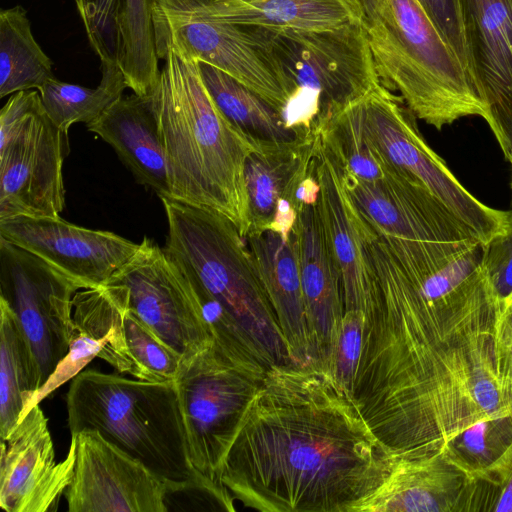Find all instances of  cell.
<instances>
[{"label":"cell","mask_w":512,"mask_h":512,"mask_svg":"<svg viewBox=\"0 0 512 512\" xmlns=\"http://www.w3.org/2000/svg\"><path fill=\"white\" fill-rule=\"evenodd\" d=\"M476 244L435 272L409 277L378 237L351 396L393 458L442 452L485 421L512 415L506 305Z\"/></svg>","instance_id":"6da1fadb"},{"label":"cell","mask_w":512,"mask_h":512,"mask_svg":"<svg viewBox=\"0 0 512 512\" xmlns=\"http://www.w3.org/2000/svg\"><path fill=\"white\" fill-rule=\"evenodd\" d=\"M392 461L330 373L287 363L267 369L220 481L234 501L261 512H350Z\"/></svg>","instance_id":"7a4b0ae2"},{"label":"cell","mask_w":512,"mask_h":512,"mask_svg":"<svg viewBox=\"0 0 512 512\" xmlns=\"http://www.w3.org/2000/svg\"><path fill=\"white\" fill-rule=\"evenodd\" d=\"M150 95L165 151L171 198L228 218L249 232L244 168L256 144L219 110L198 61L171 48Z\"/></svg>","instance_id":"3957f363"},{"label":"cell","mask_w":512,"mask_h":512,"mask_svg":"<svg viewBox=\"0 0 512 512\" xmlns=\"http://www.w3.org/2000/svg\"><path fill=\"white\" fill-rule=\"evenodd\" d=\"M160 199L163 248L190 282L213 339L244 346L266 368L294 363L237 226L220 213Z\"/></svg>","instance_id":"277c9868"},{"label":"cell","mask_w":512,"mask_h":512,"mask_svg":"<svg viewBox=\"0 0 512 512\" xmlns=\"http://www.w3.org/2000/svg\"><path fill=\"white\" fill-rule=\"evenodd\" d=\"M66 408L71 436L95 430L162 478L169 494L197 491L226 511L235 510L227 489L202 476L190 461L175 380L150 382L82 370L71 379Z\"/></svg>","instance_id":"5b68a950"},{"label":"cell","mask_w":512,"mask_h":512,"mask_svg":"<svg viewBox=\"0 0 512 512\" xmlns=\"http://www.w3.org/2000/svg\"><path fill=\"white\" fill-rule=\"evenodd\" d=\"M381 83L414 115L441 130L467 116L487 118L470 73L419 0H379L363 9Z\"/></svg>","instance_id":"8992f818"},{"label":"cell","mask_w":512,"mask_h":512,"mask_svg":"<svg viewBox=\"0 0 512 512\" xmlns=\"http://www.w3.org/2000/svg\"><path fill=\"white\" fill-rule=\"evenodd\" d=\"M258 28L292 91L283 111L291 128L312 133L382 84L363 19L321 30Z\"/></svg>","instance_id":"52a82bcc"},{"label":"cell","mask_w":512,"mask_h":512,"mask_svg":"<svg viewBox=\"0 0 512 512\" xmlns=\"http://www.w3.org/2000/svg\"><path fill=\"white\" fill-rule=\"evenodd\" d=\"M342 175L364 220L411 277H425L481 244L425 187L394 166L375 181Z\"/></svg>","instance_id":"ba28073f"},{"label":"cell","mask_w":512,"mask_h":512,"mask_svg":"<svg viewBox=\"0 0 512 512\" xmlns=\"http://www.w3.org/2000/svg\"><path fill=\"white\" fill-rule=\"evenodd\" d=\"M268 368L249 351L212 343L184 359L175 378L193 467L224 487L225 455Z\"/></svg>","instance_id":"9c48e42d"},{"label":"cell","mask_w":512,"mask_h":512,"mask_svg":"<svg viewBox=\"0 0 512 512\" xmlns=\"http://www.w3.org/2000/svg\"><path fill=\"white\" fill-rule=\"evenodd\" d=\"M69 152L68 130L49 118L39 91L12 94L0 111V220L59 217Z\"/></svg>","instance_id":"30bf717a"},{"label":"cell","mask_w":512,"mask_h":512,"mask_svg":"<svg viewBox=\"0 0 512 512\" xmlns=\"http://www.w3.org/2000/svg\"><path fill=\"white\" fill-rule=\"evenodd\" d=\"M372 139L386 159L425 187L483 246L512 231V210L471 194L422 136L414 113L383 84L363 99Z\"/></svg>","instance_id":"8fae6325"},{"label":"cell","mask_w":512,"mask_h":512,"mask_svg":"<svg viewBox=\"0 0 512 512\" xmlns=\"http://www.w3.org/2000/svg\"><path fill=\"white\" fill-rule=\"evenodd\" d=\"M153 23L158 55L171 48L186 59L212 65L283 114L292 91L258 27L221 21L195 0H153Z\"/></svg>","instance_id":"7c38bea8"},{"label":"cell","mask_w":512,"mask_h":512,"mask_svg":"<svg viewBox=\"0 0 512 512\" xmlns=\"http://www.w3.org/2000/svg\"><path fill=\"white\" fill-rule=\"evenodd\" d=\"M80 289L83 284L0 236V299L20 322L44 383L68 352L73 298Z\"/></svg>","instance_id":"4fadbf2b"},{"label":"cell","mask_w":512,"mask_h":512,"mask_svg":"<svg viewBox=\"0 0 512 512\" xmlns=\"http://www.w3.org/2000/svg\"><path fill=\"white\" fill-rule=\"evenodd\" d=\"M108 282L127 288L129 309L183 360L212 343L190 282L153 239L144 236L136 253Z\"/></svg>","instance_id":"5bb4252c"},{"label":"cell","mask_w":512,"mask_h":512,"mask_svg":"<svg viewBox=\"0 0 512 512\" xmlns=\"http://www.w3.org/2000/svg\"><path fill=\"white\" fill-rule=\"evenodd\" d=\"M74 474L64 496L70 512H166L168 484L142 462L84 429L76 435Z\"/></svg>","instance_id":"9a60e30c"},{"label":"cell","mask_w":512,"mask_h":512,"mask_svg":"<svg viewBox=\"0 0 512 512\" xmlns=\"http://www.w3.org/2000/svg\"><path fill=\"white\" fill-rule=\"evenodd\" d=\"M317 131L294 141L258 144L244 168L249 232L275 230L289 236L303 202L315 201Z\"/></svg>","instance_id":"2e32d148"},{"label":"cell","mask_w":512,"mask_h":512,"mask_svg":"<svg viewBox=\"0 0 512 512\" xmlns=\"http://www.w3.org/2000/svg\"><path fill=\"white\" fill-rule=\"evenodd\" d=\"M0 236L44 259L85 288L106 284L139 247V243L114 232L78 226L60 216L1 219Z\"/></svg>","instance_id":"e0dca14e"},{"label":"cell","mask_w":512,"mask_h":512,"mask_svg":"<svg viewBox=\"0 0 512 512\" xmlns=\"http://www.w3.org/2000/svg\"><path fill=\"white\" fill-rule=\"evenodd\" d=\"M76 459V437L67 455L56 462L53 441L40 403L1 440L0 506L7 512L55 511L70 485Z\"/></svg>","instance_id":"ac0fdd59"},{"label":"cell","mask_w":512,"mask_h":512,"mask_svg":"<svg viewBox=\"0 0 512 512\" xmlns=\"http://www.w3.org/2000/svg\"><path fill=\"white\" fill-rule=\"evenodd\" d=\"M474 82L486 122L506 160L512 157V0H459Z\"/></svg>","instance_id":"d6986e66"},{"label":"cell","mask_w":512,"mask_h":512,"mask_svg":"<svg viewBox=\"0 0 512 512\" xmlns=\"http://www.w3.org/2000/svg\"><path fill=\"white\" fill-rule=\"evenodd\" d=\"M127 309L128 291L124 285L108 282L76 292L68 352L34 396L29 410L81 372L95 357L119 373L138 379L125 337Z\"/></svg>","instance_id":"ffe728a7"},{"label":"cell","mask_w":512,"mask_h":512,"mask_svg":"<svg viewBox=\"0 0 512 512\" xmlns=\"http://www.w3.org/2000/svg\"><path fill=\"white\" fill-rule=\"evenodd\" d=\"M315 174L325 237L340 272L344 308L360 310L373 285L368 242L375 234L348 193L341 169L317 132Z\"/></svg>","instance_id":"44dd1931"},{"label":"cell","mask_w":512,"mask_h":512,"mask_svg":"<svg viewBox=\"0 0 512 512\" xmlns=\"http://www.w3.org/2000/svg\"><path fill=\"white\" fill-rule=\"evenodd\" d=\"M477 482L444 452L393 458L379 487L350 512H475Z\"/></svg>","instance_id":"7402d4cb"},{"label":"cell","mask_w":512,"mask_h":512,"mask_svg":"<svg viewBox=\"0 0 512 512\" xmlns=\"http://www.w3.org/2000/svg\"><path fill=\"white\" fill-rule=\"evenodd\" d=\"M317 200L302 203L297 233L312 362L325 370L336 345L345 308L340 272L325 237Z\"/></svg>","instance_id":"603a6c76"},{"label":"cell","mask_w":512,"mask_h":512,"mask_svg":"<svg viewBox=\"0 0 512 512\" xmlns=\"http://www.w3.org/2000/svg\"><path fill=\"white\" fill-rule=\"evenodd\" d=\"M244 239L292 361L313 363L301 284L297 224L289 236L267 229L250 232Z\"/></svg>","instance_id":"cb8c5ba5"},{"label":"cell","mask_w":512,"mask_h":512,"mask_svg":"<svg viewBox=\"0 0 512 512\" xmlns=\"http://www.w3.org/2000/svg\"><path fill=\"white\" fill-rule=\"evenodd\" d=\"M116 152L136 182L171 198L168 167L151 98L133 93L86 125Z\"/></svg>","instance_id":"d4e9b609"},{"label":"cell","mask_w":512,"mask_h":512,"mask_svg":"<svg viewBox=\"0 0 512 512\" xmlns=\"http://www.w3.org/2000/svg\"><path fill=\"white\" fill-rule=\"evenodd\" d=\"M213 17L234 25L321 30L363 19L358 0H195Z\"/></svg>","instance_id":"484cf974"},{"label":"cell","mask_w":512,"mask_h":512,"mask_svg":"<svg viewBox=\"0 0 512 512\" xmlns=\"http://www.w3.org/2000/svg\"><path fill=\"white\" fill-rule=\"evenodd\" d=\"M44 381L20 322L0 299V439L5 440L28 413Z\"/></svg>","instance_id":"4316f807"},{"label":"cell","mask_w":512,"mask_h":512,"mask_svg":"<svg viewBox=\"0 0 512 512\" xmlns=\"http://www.w3.org/2000/svg\"><path fill=\"white\" fill-rule=\"evenodd\" d=\"M202 80L223 115L256 146L306 138L305 133L291 128L282 112L260 95L207 63L198 62Z\"/></svg>","instance_id":"83f0119b"},{"label":"cell","mask_w":512,"mask_h":512,"mask_svg":"<svg viewBox=\"0 0 512 512\" xmlns=\"http://www.w3.org/2000/svg\"><path fill=\"white\" fill-rule=\"evenodd\" d=\"M54 78L52 61L35 40L20 5L0 11V97L37 90Z\"/></svg>","instance_id":"f1b7e54d"},{"label":"cell","mask_w":512,"mask_h":512,"mask_svg":"<svg viewBox=\"0 0 512 512\" xmlns=\"http://www.w3.org/2000/svg\"><path fill=\"white\" fill-rule=\"evenodd\" d=\"M363 99L335 113L316 130L345 175L375 181L382 179L393 165L372 139Z\"/></svg>","instance_id":"f546056e"},{"label":"cell","mask_w":512,"mask_h":512,"mask_svg":"<svg viewBox=\"0 0 512 512\" xmlns=\"http://www.w3.org/2000/svg\"><path fill=\"white\" fill-rule=\"evenodd\" d=\"M118 34V65L127 86L135 94L149 97L160 74L153 0H121Z\"/></svg>","instance_id":"4dcf8cb0"},{"label":"cell","mask_w":512,"mask_h":512,"mask_svg":"<svg viewBox=\"0 0 512 512\" xmlns=\"http://www.w3.org/2000/svg\"><path fill=\"white\" fill-rule=\"evenodd\" d=\"M102 77L96 88L62 82L55 77L38 89L45 112L64 130L78 122L86 125L99 118L128 88L118 63H101Z\"/></svg>","instance_id":"1f68e13d"},{"label":"cell","mask_w":512,"mask_h":512,"mask_svg":"<svg viewBox=\"0 0 512 512\" xmlns=\"http://www.w3.org/2000/svg\"><path fill=\"white\" fill-rule=\"evenodd\" d=\"M124 329L138 379L150 382L175 380L182 356L161 340L129 307L124 317Z\"/></svg>","instance_id":"d6a6232c"},{"label":"cell","mask_w":512,"mask_h":512,"mask_svg":"<svg viewBox=\"0 0 512 512\" xmlns=\"http://www.w3.org/2000/svg\"><path fill=\"white\" fill-rule=\"evenodd\" d=\"M121 0H75L89 43L101 63H118Z\"/></svg>","instance_id":"836d02e7"},{"label":"cell","mask_w":512,"mask_h":512,"mask_svg":"<svg viewBox=\"0 0 512 512\" xmlns=\"http://www.w3.org/2000/svg\"><path fill=\"white\" fill-rule=\"evenodd\" d=\"M362 333V312L345 311L334 351L325 369L350 394L360 357Z\"/></svg>","instance_id":"e575fe53"},{"label":"cell","mask_w":512,"mask_h":512,"mask_svg":"<svg viewBox=\"0 0 512 512\" xmlns=\"http://www.w3.org/2000/svg\"><path fill=\"white\" fill-rule=\"evenodd\" d=\"M419 1L473 79L463 30L459 0Z\"/></svg>","instance_id":"d590c367"},{"label":"cell","mask_w":512,"mask_h":512,"mask_svg":"<svg viewBox=\"0 0 512 512\" xmlns=\"http://www.w3.org/2000/svg\"><path fill=\"white\" fill-rule=\"evenodd\" d=\"M484 268L498 297L512 304V231L485 248Z\"/></svg>","instance_id":"8d00e7d4"},{"label":"cell","mask_w":512,"mask_h":512,"mask_svg":"<svg viewBox=\"0 0 512 512\" xmlns=\"http://www.w3.org/2000/svg\"><path fill=\"white\" fill-rule=\"evenodd\" d=\"M512 512V456L492 486L477 483L476 512Z\"/></svg>","instance_id":"74e56055"},{"label":"cell","mask_w":512,"mask_h":512,"mask_svg":"<svg viewBox=\"0 0 512 512\" xmlns=\"http://www.w3.org/2000/svg\"><path fill=\"white\" fill-rule=\"evenodd\" d=\"M358 1L361 4L362 10H363L364 8L376 3L379 0H358Z\"/></svg>","instance_id":"f35d334b"},{"label":"cell","mask_w":512,"mask_h":512,"mask_svg":"<svg viewBox=\"0 0 512 512\" xmlns=\"http://www.w3.org/2000/svg\"><path fill=\"white\" fill-rule=\"evenodd\" d=\"M509 162L511 163V167H512V157H511V159L509 160ZM511 190H512V181H511Z\"/></svg>","instance_id":"ab89813d"}]
</instances>
